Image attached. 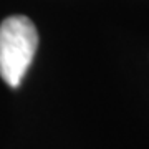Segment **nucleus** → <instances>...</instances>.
Returning <instances> with one entry per match:
<instances>
[{"instance_id":"obj_1","label":"nucleus","mask_w":149,"mask_h":149,"mask_svg":"<svg viewBox=\"0 0 149 149\" xmlns=\"http://www.w3.org/2000/svg\"><path fill=\"white\" fill-rule=\"evenodd\" d=\"M38 47V32L23 15L8 17L0 23V76L17 88L33 61Z\"/></svg>"}]
</instances>
